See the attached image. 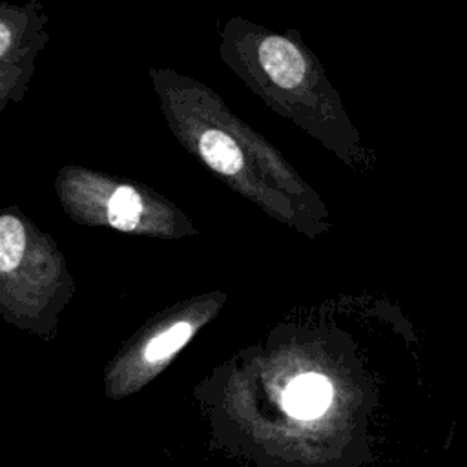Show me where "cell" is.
<instances>
[{"mask_svg":"<svg viewBox=\"0 0 467 467\" xmlns=\"http://www.w3.org/2000/svg\"><path fill=\"white\" fill-rule=\"evenodd\" d=\"M9 44H11V31L4 24H0V57L7 51Z\"/></svg>","mask_w":467,"mask_h":467,"instance_id":"52a82bcc","label":"cell"},{"mask_svg":"<svg viewBox=\"0 0 467 467\" xmlns=\"http://www.w3.org/2000/svg\"><path fill=\"white\" fill-rule=\"evenodd\" d=\"M259 62L265 73L281 88H297L306 71V64L299 49L283 36H266L259 46Z\"/></svg>","mask_w":467,"mask_h":467,"instance_id":"6da1fadb","label":"cell"},{"mask_svg":"<svg viewBox=\"0 0 467 467\" xmlns=\"http://www.w3.org/2000/svg\"><path fill=\"white\" fill-rule=\"evenodd\" d=\"M332 398V387L327 378L319 374H303L296 378L285 390V410L299 420H312L321 416Z\"/></svg>","mask_w":467,"mask_h":467,"instance_id":"7a4b0ae2","label":"cell"},{"mask_svg":"<svg viewBox=\"0 0 467 467\" xmlns=\"http://www.w3.org/2000/svg\"><path fill=\"white\" fill-rule=\"evenodd\" d=\"M192 332H193V327L190 323L179 321V323L171 325L170 328H166L164 332L153 336L144 348L146 361L155 363V361H162V359L170 358L190 339Z\"/></svg>","mask_w":467,"mask_h":467,"instance_id":"8992f818","label":"cell"},{"mask_svg":"<svg viewBox=\"0 0 467 467\" xmlns=\"http://www.w3.org/2000/svg\"><path fill=\"white\" fill-rule=\"evenodd\" d=\"M142 213L140 195L131 186H119L108 201V221L113 228L131 232Z\"/></svg>","mask_w":467,"mask_h":467,"instance_id":"277c9868","label":"cell"},{"mask_svg":"<svg viewBox=\"0 0 467 467\" xmlns=\"http://www.w3.org/2000/svg\"><path fill=\"white\" fill-rule=\"evenodd\" d=\"M199 151L206 164L224 175H235L241 166V151L232 140V137L224 135L219 130H208L199 139Z\"/></svg>","mask_w":467,"mask_h":467,"instance_id":"3957f363","label":"cell"},{"mask_svg":"<svg viewBox=\"0 0 467 467\" xmlns=\"http://www.w3.org/2000/svg\"><path fill=\"white\" fill-rule=\"evenodd\" d=\"M26 250L24 224L13 215L0 217V272H11L18 266Z\"/></svg>","mask_w":467,"mask_h":467,"instance_id":"5b68a950","label":"cell"}]
</instances>
